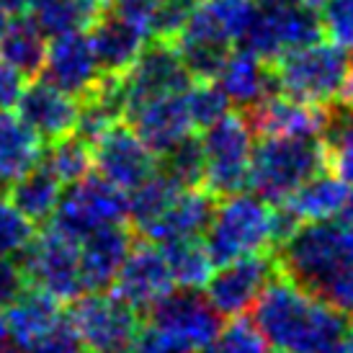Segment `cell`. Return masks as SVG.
<instances>
[{"label":"cell","mask_w":353,"mask_h":353,"mask_svg":"<svg viewBox=\"0 0 353 353\" xmlns=\"http://www.w3.org/2000/svg\"><path fill=\"white\" fill-rule=\"evenodd\" d=\"M253 323L265 343L286 353H325L343 343L348 330L343 312L281 271L253 304Z\"/></svg>","instance_id":"1"},{"label":"cell","mask_w":353,"mask_h":353,"mask_svg":"<svg viewBox=\"0 0 353 353\" xmlns=\"http://www.w3.org/2000/svg\"><path fill=\"white\" fill-rule=\"evenodd\" d=\"M279 271L353 317V227L341 219L304 222L281 243Z\"/></svg>","instance_id":"2"},{"label":"cell","mask_w":353,"mask_h":353,"mask_svg":"<svg viewBox=\"0 0 353 353\" xmlns=\"http://www.w3.org/2000/svg\"><path fill=\"white\" fill-rule=\"evenodd\" d=\"M204 245L216 265L265 253L276 245V206L253 191L219 196L204 230Z\"/></svg>","instance_id":"3"},{"label":"cell","mask_w":353,"mask_h":353,"mask_svg":"<svg viewBox=\"0 0 353 353\" xmlns=\"http://www.w3.org/2000/svg\"><path fill=\"white\" fill-rule=\"evenodd\" d=\"M320 170H327L323 137H261L253 148L248 188L268 204H284Z\"/></svg>","instance_id":"4"},{"label":"cell","mask_w":353,"mask_h":353,"mask_svg":"<svg viewBox=\"0 0 353 353\" xmlns=\"http://www.w3.org/2000/svg\"><path fill=\"white\" fill-rule=\"evenodd\" d=\"M271 70L279 93L312 106H330L341 99L351 62L345 50L317 39L284 52L271 62Z\"/></svg>","instance_id":"5"},{"label":"cell","mask_w":353,"mask_h":353,"mask_svg":"<svg viewBox=\"0 0 353 353\" xmlns=\"http://www.w3.org/2000/svg\"><path fill=\"white\" fill-rule=\"evenodd\" d=\"M253 137L245 114L227 111L214 124L201 129V186L212 196H230L245 191L250 178V160H253Z\"/></svg>","instance_id":"6"},{"label":"cell","mask_w":353,"mask_h":353,"mask_svg":"<svg viewBox=\"0 0 353 353\" xmlns=\"http://www.w3.org/2000/svg\"><path fill=\"white\" fill-rule=\"evenodd\" d=\"M10 335L19 353H83L80 338L62 302L39 289H23L6 307Z\"/></svg>","instance_id":"7"},{"label":"cell","mask_w":353,"mask_h":353,"mask_svg":"<svg viewBox=\"0 0 353 353\" xmlns=\"http://www.w3.org/2000/svg\"><path fill=\"white\" fill-rule=\"evenodd\" d=\"M26 284L54 296L57 302H75L85 294L80 274V240L50 225L31 237L19 255Z\"/></svg>","instance_id":"8"},{"label":"cell","mask_w":353,"mask_h":353,"mask_svg":"<svg viewBox=\"0 0 353 353\" xmlns=\"http://www.w3.org/2000/svg\"><path fill=\"white\" fill-rule=\"evenodd\" d=\"M150 330L176 353H199L222 325V314L199 289L176 286L150 310Z\"/></svg>","instance_id":"9"},{"label":"cell","mask_w":353,"mask_h":353,"mask_svg":"<svg viewBox=\"0 0 353 353\" xmlns=\"http://www.w3.org/2000/svg\"><path fill=\"white\" fill-rule=\"evenodd\" d=\"M70 320L85 353H127L139 335V312L114 292H85L72 302Z\"/></svg>","instance_id":"10"},{"label":"cell","mask_w":353,"mask_h":353,"mask_svg":"<svg viewBox=\"0 0 353 353\" xmlns=\"http://www.w3.org/2000/svg\"><path fill=\"white\" fill-rule=\"evenodd\" d=\"M127 222V194L101 176H85L62 191L52 225L75 240L108 225Z\"/></svg>","instance_id":"11"},{"label":"cell","mask_w":353,"mask_h":353,"mask_svg":"<svg viewBox=\"0 0 353 353\" xmlns=\"http://www.w3.org/2000/svg\"><path fill=\"white\" fill-rule=\"evenodd\" d=\"M93 170L111 186L129 194L157 170V155L121 119L90 142Z\"/></svg>","instance_id":"12"},{"label":"cell","mask_w":353,"mask_h":353,"mask_svg":"<svg viewBox=\"0 0 353 353\" xmlns=\"http://www.w3.org/2000/svg\"><path fill=\"white\" fill-rule=\"evenodd\" d=\"M320 37V19L314 16V10L304 8L299 0H289L281 6L255 10V19L250 21L240 47H248L274 62L284 52L317 41Z\"/></svg>","instance_id":"13"},{"label":"cell","mask_w":353,"mask_h":353,"mask_svg":"<svg viewBox=\"0 0 353 353\" xmlns=\"http://www.w3.org/2000/svg\"><path fill=\"white\" fill-rule=\"evenodd\" d=\"M276 274L279 263L271 255L255 253L235 258L214 265L209 281L204 284V296L222 317H240L253 310V304Z\"/></svg>","instance_id":"14"},{"label":"cell","mask_w":353,"mask_h":353,"mask_svg":"<svg viewBox=\"0 0 353 353\" xmlns=\"http://www.w3.org/2000/svg\"><path fill=\"white\" fill-rule=\"evenodd\" d=\"M191 83L194 78L173 47V41L157 39L155 44H148L142 54L134 59V65L124 75H119V85L124 96V117L129 108L142 101L168 96V93H181Z\"/></svg>","instance_id":"15"},{"label":"cell","mask_w":353,"mask_h":353,"mask_svg":"<svg viewBox=\"0 0 353 353\" xmlns=\"http://www.w3.org/2000/svg\"><path fill=\"white\" fill-rule=\"evenodd\" d=\"M173 289H176V281L170 276L163 248L150 240H142L132 245L108 292H114L134 312L148 314Z\"/></svg>","instance_id":"16"},{"label":"cell","mask_w":353,"mask_h":353,"mask_svg":"<svg viewBox=\"0 0 353 353\" xmlns=\"http://www.w3.org/2000/svg\"><path fill=\"white\" fill-rule=\"evenodd\" d=\"M124 121L155 152L157 160L196 132L186 103V90L142 101L129 108Z\"/></svg>","instance_id":"17"},{"label":"cell","mask_w":353,"mask_h":353,"mask_svg":"<svg viewBox=\"0 0 353 353\" xmlns=\"http://www.w3.org/2000/svg\"><path fill=\"white\" fill-rule=\"evenodd\" d=\"M39 72L47 83L78 101L85 99L103 78L90 47L88 31H75L47 41V54Z\"/></svg>","instance_id":"18"},{"label":"cell","mask_w":353,"mask_h":353,"mask_svg":"<svg viewBox=\"0 0 353 353\" xmlns=\"http://www.w3.org/2000/svg\"><path fill=\"white\" fill-rule=\"evenodd\" d=\"M327 119V106L302 103L284 93H271L248 108V121L261 137H323Z\"/></svg>","instance_id":"19"},{"label":"cell","mask_w":353,"mask_h":353,"mask_svg":"<svg viewBox=\"0 0 353 353\" xmlns=\"http://www.w3.org/2000/svg\"><path fill=\"white\" fill-rule=\"evenodd\" d=\"M16 108H19V117L44 142H54L75 132L80 101L72 99L65 90L54 88L47 80H34L29 85H23Z\"/></svg>","instance_id":"20"},{"label":"cell","mask_w":353,"mask_h":353,"mask_svg":"<svg viewBox=\"0 0 353 353\" xmlns=\"http://www.w3.org/2000/svg\"><path fill=\"white\" fill-rule=\"evenodd\" d=\"M212 80L227 96V101L237 108H253L276 88L274 70L268 65V59L240 44L227 54Z\"/></svg>","instance_id":"21"},{"label":"cell","mask_w":353,"mask_h":353,"mask_svg":"<svg viewBox=\"0 0 353 353\" xmlns=\"http://www.w3.org/2000/svg\"><path fill=\"white\" fill-rule=\"evenodd\" d=\"M134 245V237L124 225L101 227L90 235L80 237V274L85 292H108L127 253Z\"/></svg>","instance_id":"22"},{"label":"cell","mask_w":353,"mask_h":353,"mask_svg":"<svg viewBox=\"0 0 353 353\" xmlns=\"http://www.w3.org/2000/svg\"><path fill=\"white\" fill-rule=\"evenodd\" d=\"M214 204L216 196H212L204 186H181L160 219L150 230H145L142 237L155 245H165L176 240H196L204 235Z\"/></svg>","instance_id":"23"},{"label":"cell","mask_w":353,"mask_h":353,"mask_svg":"<svg viewBox=\"0 0 353 353\" xmlns=\"http://www.w3.org/2000/svg\"><path fill=\"white\" fill-rule=\"evenodd\" d=\"M88 39L103 75H124L148 47L150 34L117 13H99L90 23Z\"/></svg>","instance_id":"24"},{"label":"cell","mask_w":353,"mask_h":353,"mask_svg":"<svg viewBox=\"0 0 353 353\" xmlns=\"http://www.w3.org/2000/svg\"><path fill=\"white\" fill-rule=\"evenodd\" d=\"M44 157V139L10 111H0V194L8 191Z\"/></svg>","instance_id":"25"},{"label":"cell","mask_w":353,"mask_h":353,"mask_svg":"<svg viewBox=\"0 0 353 353\" xmlns=\"http://www.w3.org/2000/svg\"><path fill=\"white\" fill-rule=\"evenodd\" d=\"M351 191L353 188L341 176H335L333 170L330 173L320 170L317 176L304 181L281 206L294 216L299 225H304V222H327V219L341 216Z\"/></svg>","instance_id":"26"},{"label":"cell","mask_w":353,"mask_h":353,"mask_svg":"<svg viewBox=\"0 0 353 353\" xmlns=\"http://www.w3.org/2000/svg\"><path fill=\"white\" fill-rule=\"evenodd\" d=\"M47 37L29 16H10L0 29V59L16 68L23 78L39 75L47 54Z\"/></svg>","instance_id":"27"},{"label":"cell","mask_w":353,"mask_h":353,"mask_svg":"<svg viewBox=\"0 0 353 353\" xmlns=\"http://www.w3.org/2000/svg\"><path fill=\"white\" fill-rule=\"evenodd\" d=\"M62 181H59L50 168L39 163L37 168H31L23 178H19L13 186L8 188L10 201L19 206L23 214L29 216L31 222H47L54 216L57 204L62 199Z\"/></svg>","instance_id":"28"},{"label":"cell","mask_w":353,"mask_h":353,"mask_svg":"<svg viewBox=\"0 0 353 353\" xmlns=\"http://www.w3.org/2000/svg\"><path fill=\"white\" fill-rule=\"evenodd\" d=\"M26 16L47 39H54L75 31H88L90 23L99 19V10L88 0H37Z\"/></svg>","instance_id":"29"},{"label":"cell","mask_w":353,"mask_h":353,"mask_svg":"<svg viewBox=\"0 0 353 353\" xmlns=\"http://www.w3.org/2000/svg\"><path fill=\"white\" fill-rule=\"evenodd\" d=\"M181 183L173 181L165 170H155L148 181H142L137 188H132L127 194V219L139 235L155 225L160 214L168 209L178 194Z\"/></svg>","instance_id":"30"},{"label":"cell","mask_w":353,"mask_h":353,"mask_svg":"<svg viewBox=\"0 0 353 353\" xmlns=\"http://www.w3.org/2000/svg\"><path fill=\"white\" fill-rule=\"evenodd\" d=\"M160 248H163V255H165L176 286H181V289H204L216 263L212 261L201 237L176 240V243H165Z\"/></svg>","instance_id":"31"},{"label":"cell","mask_w":353,"mask_h":353,"mask_svg":"<svg viewBox=\"0 0 353 353\" xmlns=\"http://www.w3.org/2000/svg\"><path fill=\"white\" fill-rule=\"evenodd\" d=\"M323 142L327 150V168L353 188V106L341 103L330 108Z\"/></svg>","instance_id":"32"},{"label":"cell","mask_w":353,"mask_h":353,"mask_svg":"<svg viewBox=\"0 0 353 353\" xmlns=\"http://www.w3.org/2000/svg\"><path fill=\"white\" fill-rule=\"evenodd\" d=\"M41 163L62 181V186H70V183H75L80 178L90 176V170H93L90 142L78 137L75 132L68 134V137H59V139H54L52 148L44 152Z\"/></svg>","instance_id":"33"},{"label":"cell","mask_w":353,"mask_h":353,"mask_svg":"<svg viewBox=\"0 0 353 353\" xmlns=\"http://www.w3.org/2000/svg\"><path fill=\"white\" fill-rule=\"evenodd\" d=\"M199 353H268V343L263 341L255 323L240 314V317H230L227 325H219V330Z\"/></svg>","instance_id":"34"},{"label":"cell","mask_w":353,"mask_h":353,"mask_svg":"<svg viewBox=\"0 0 353 353\" xmlns=\"http://www.w3.org/2000/svg\"><path fill=\"white\" fill-rule=\"evenodd\" d=\"M34 235V222L10 199L0 194V255L19 258Z\"/></svg>","instance_id":"35"},{"label":"cell","mask_w":353,"mask_h":353,"mask_svg":"<svg viewBox=\"0 0 353 353\" xmlns=\"http://www.w3.org/2000/svg\"><path fill=\"white\" fill-rule=\"evenodd\" d=\"M186 103L196 129L214 124L216 119L225 117L230 111V101L222 90L216 88L214 80H194L186 88Z\"/></svg>","instance_id":"36"},{"label":"cell","mask_w":353,"mask_h":353,"mask_svg":"<svg viewBox=\"0 0 353 353\" xmlns=\"http://www.w3.org/2000/svg\"><path fill=\"white\" fill-rule=\"evenodd\" d=\"M163 163H165L168 176L178 181L181 186H201V168H204V160H201V145H199V137L183 139L181 145L165 152L163 155Z\"/></svg>","instance_id":"37"},{"label":"cell","mask_w":353,"mask_h":353,"mask_svg":"<svg viewBox=\"0 0 353 353\" xmlns=\"http://www.w3.org/2000/svg\"><path fill=\"white\" fill-rule=\"evenodd\" d=\"M320 10V34L341 50H353V0H330Z\"/></svg>","instance_id":"38"},{"label":"cell","mask_w":353,"mask_h":353,"mask_svg":"<svg viewBox=\"0 0 353 353\" xmlns=\"http://www.w3.org/2000/svg\"><path fill=\"white\" fill-rule=\"evenodd\" d=\"M194 6H196V0H165L163 8L157 10L155 23H152V37L173 41L178 37V31L183 29V23L188 21Z\"/></svg>","instance_id":"39"},{"label":"cell","mask_w":353,"mask_h":353,"mask_svg":"<svg viewBox=\"0 0 353 353\" xmlns=\"http://www.w3.org/2000/svg\"><path fill=\"white\" fill-rule=\"evenodd\" d=\"M165 0H114L111 8L117 16L127 19L129 23H134L139 29H145L152 37V23H155L157 10L163 8Z\"/></svg>","instance_id":"40"},{"label":"cell","mask_w":353,"mask_h":353,"mask_svg":"<svg viewBox=\"0 0 353 353\" xmlns=\"http://www.w3.org/2000/svg\"><path fill=\"white\" fill-rule=\"evenodd\" d=\"M23 289H26V276H23L21 263L16 258L0 255V310L16 302Z\"/></svg>","instance_id":"41"},{"label":"cell","mask_w":353,"mask_h":353,"mask_svg":"<svg viewBox=\"0 0 353 353\" xmlns=\"http://www.w3.org/2000/svg\"><path fill=\"white\" fill-rule=\"evenodd\" d=\"M23 85H26V78L16 68H10L8 62L0 59V111H10L19 103Z\"/></svg>","instance_id":"42"},{"label":"cell","mask_w":353,"mask_h":353,"mask_svg":"<svg viewBox=\"0 0 353 353\" xmlns=\"http://www.w3.org/2000/svg\"><path fill=\"white\" fill-rule=\"evenodd\" d=\"M127 353H176V351L168 348V345L148 327V330H139L137 341L132 343V348H129Z\"/></svg>","instance_id":"43"},{"label":"cell","mask_w":353,"mask_h":353,"mask_svg":"<svg viewBox=\"0 0 353 353\" xmlns=\"http://www.w3.org/2000/svg\"><path fill=\"white\" fill-rule=\"evenodd\" d=\"M0 353H19L16 343H13V335H10V325L6 312L0 310Z\"/></svg>","instance_id":"44"},{"label":"cell","mask_w":353,"mask_h":353,"mask_svg":"<svg viewBox=\"0 0 353 353\" xmlns=\"http://www.w3.org/2000/svg\"><path fill=\"white\" fill-rule=\"evenodd\" d=\"M37 0H0V8L8 16H26Z\"/></svg>","instance_id":"45"},{"label":"cell","mask_w":353,"mask_h":353,"mask_svg":"<svg viewBox=\"0 0 353 353\" xmlns=\"http://www.w3.org/2000/svg\"><path fill=\"white\" fill-rule=\"evenodd\" d=\"M341 103H345V106H353V68L348 70V78H345L343 83V90H341Z\"/></svg>","instance_id":"46"},{"label":"cell","mask_w":353,"mask_h":353,"mask_svg":"<svg viewBox=\"0 0 353 353\" xmlns=\"http://www.w3.org/2000/svg\"><path fill=\"white\" fill-rule=\"evenodd\" d=\"M341 222H345L348 227H353V191H351V196H348V201H345L343 206V212H341V216H338Z\"/></svg>","instance_id":"47"},{"label":"cell","mask_w":353,"mask_h":353,"mask_svg":"<svg viewBox=\"0 0 353 353\" xmlns=\"http://www.w3.org/2000/svg\"><path fill=\"white\" fill-rule=\"evenodd\" d=\"M304 8H310V10H320L323 6H327L330 0H299Z\"/></svg>","instance_id":"48"},{"label":"cell","mask_w":353,"mask_h":353,"mask_svg":"<svg viewBox=\"0 0 353 353\" xmlns=\"http://www.w3.org/2000/svg\"><path fill=\"white\" fill-rule=\"evenodd\" d=\"M90 6H93V8L99 10V13H103V10H108L111 8V3H114V0H88Z\"/></svg>","instance_id":"49"},{"label":"cell","mask_w":353,"mask_h":353,"mask_svg":"<svg viewBox=\"0 0 353 353\" xmlns=\"http://www.w3.org/2000/svg\"><path fill=\"white\" fill-rule=\"evenodd\" d=\"M281 3H289V0H255L258 8H271V6H281Z\"/></svg>","instance_id":"50"},{"label":"cell","mask_w":353,"mask_h":353,"mask_svg":"<svg viewBox=\"0 0 353 353\" xmlns=\"http://www.w3.org/2000/svg\"><path fill=\"white\" fill-rule=\"evenodd\" d=\"M325 353H351V348L345 343H338V345H333V348H327Z\"/></svg>","instance_id":"51"},{"label":"cell","mask_w":353,"mask_h":353,"mask_svg":"<svg viewBox=\"0 0 353 353\" xmlns=\"http://www.w3.org/2000/svg\"><path fill=\"white\" fill-rule=\"evenodd\" d=\"M343 343L348 345V348H351V353H353V325H351V327H348V330H345V338H343Z\"/></svg>","instance_id":"52"},{"label":"cell","mask_w":353,"mask_h":353,"mask_svg":"<svg viewBox=\"0 0 353 353\" xmlns=\"http://www.w3.org/2000/svg\"><path fill=\"white\" fill-rule=\"evenodd\" d=\"M8 19H10L8 13H6V10L0 8V29H3V26H6V21H8Z\"/></svg>","instance_id":"53"},{"label":"cell","mask_w":353,"mask_h":353,"mask_svg":"<svg viewBox=\"0 0 353 353\" xmlns=\"http://www.w3.org/2000/svg\"><path fill=\"white\" fill-rule=\"evenodd\" d=\"M274 353H286V351H276V348H274Z\"/></svg>","instance_id":"54"}]
</instances>
